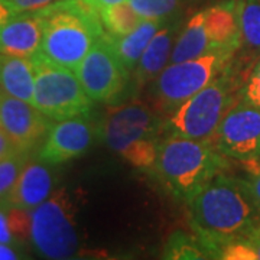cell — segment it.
<instances>
[{
    "instance_id": "4dcf8cb0",
    "label": "cell",
    "mask_w": 260,
    "mask_h": 260,
    "mask_svg": "<svg viewBox=\"0 0 260 260\" xmlns=\"http://www.w3.org/2000/svg\"><path fill=\"white\" fill-rule=\"evenodd\" d=\"M12 15H13V12L8 8V5H6L3 0H0V28L8 22V19H9Z\"/></svg>"
},
{
    "instance_id": "83f0119b",
    "label": "cell",
    "mask_w": 260,
    "mask_h": 260,
    "mask_svg": "<svg viewBox=\"0 0 260 260\" xmlns=\"http://www.w3.org/2000/svg\"><path fill=\"white\" fill-rule=\"evenodd\" d=\"M239 240L247 247L251 260H260V220Z\"/></svg>"
},
{
    "instance_id": "30bf717a",
    "label": "cell",
    "mask_w": 260,
    "mask_h": 260,
    "mask_svg": "<svg viewBox=\"0 0 260 260\" xmlns=\"http://www.w3.org/2000/svg\"><path fill=\"white\" fill-rule=\"evenodd\" d=\"M223 155L242 162L256 160L260 155V109L242 102L224 114L213 136Z\"/></svg>"
},
{
    "instance_id": "6da1fadb",
    "label": "cell",
    "mask_w": 260,
    "mask_h": 260,
    "mask_svg": "<svg viewBox=\"0 0 260 260\" xmlns=\"http://www.w3.org/2000/svg\"><path fill=\"white\" fill-rule=\"evenodd\" d=\"M189 223L213 259L224 243L240 239L259 221L260 211L237 178L218 174L188 201Z\"/></svg>"
},
{
    "instance_id": "277c9868",
    "label": "cell",
    "mask_w": 260,
    "mask_h": 260,
    "mask_svg": "<svg viewBox=\"0 0 260 260\" xmlns=\"http://www.w3.org/2000/svg\"><path fill=\"white\" fill-rule=\"evenodd\" d=\"M159 119L142 103L124 104L106 116L100 133L107 146L117 152L130 165L153 169L158 146Z\"/></svg>"
},
{
    "instance_id": "8992f818",
    "label": "cell",
    "mask_w": 260,
    "mask_h": 260,
    "mask_svg": "<svg viewBox=\"0 0 260 260\" xmlns=\"http://www.w3.org/2000/svg\"><path fill=\"white\" fill-rule=\"evenodd\" d=\"M35 70L34 106L58 121L90 113L93 100L85 93L74 70L49 61L41 52L30 56Z\"/></svg>"
},
{
    "instance_id": "603a6c76",
    "label": "cell",
    "mask_w": 260,
    "mask_h": 260,
    "mask_svg": "<svg viewBox=\"0 0 260 260\" xmlns=\"http://www.w3.org/2000/svg\"><path fill=\"white\" fill-rule=\"evenodd\" d=\"M145 20H165L177 10L179 0H126Z\"/></svg>"
},
{
    "instance_id": "484cf974",
    "label": "cell",
    "mask_w": 260,
    "mask_h": 260,
    "mask_svg": "<svg viewBox=\"0 0 260 260\" xmlns=\"http://www.w3.org/2000/svg\"><path fill=\"white\" fill-rule=\"evenodd\" d=\"M9 208L10 204L5 200L0 201V243H6V244H12L16 246L18 244V239L15 237V234L12 232V225H10L9 218Z\"/></svg>"
},
{
    "instance_id": "4fadbf2b",
    "label": "cell",
    "mask_w": 260,
    "mask_h": 260,
    "mask_svg": "<svg viewBox=\"0 0 260 260\" xmlns=\"http://www.w3.org/2000/svg\"><path fill=\"white\" fill-rule=\"evenodd\" d=\"M42 42V19L39 10L13 13L0 28V54L30 58L39 52Z\"/></svg>"
},
{
    "instance_id": "3957f363",
    "label": "cell",
    "mask_w": 260,
    "mask_h": 260,
    "mask_svg": "<svg viewBox=\"0 0 260 260\" xmlns=\"http://www.w3.org/2000/svg\"><path fill=\"white\" fill-rule=\"evenodd\" d=\"M227 165L225 155L210 140L174 136L160 140L153 171L162 184L182 201L221 174Z\"/></svg>"
},
{
    "instance_id": "f546056e",
    "label": "cell",
    "mask_w": 260,
    "mask_h": 260,
    "mask_svg": "<svg viewBox=\"0 0 260 260\" xmlns=\"http://www.w3.org/2000/svg\"><path fill=\"white\" fill-rule=\"evenodd\" d=\"M22 257L23 256L20 254V251L15 246L0 243V260H18Z\"/></svg>"
},
{
    "instance_id": "7402d4cb",
    "label": "cell",
    "mask_w": 260,
    "mask_h": 260,
    "mask_svg": "<svg viewBox=\"0 0 260 260\" xmlns=\"http://www.w3.org/2000/svg\"><path fill=\"white\" fill-rule=\"evenodd\" d=\"M28 160V152L23 150H16L0 159V201L8 200Z\"/></svg>"
},
{
    "instance_id": "d6986e66",
    "label": "cell",
    "mask_w": 260,
    "mask_h": 260,
    "mask_svg": "<svg viewBox=\"0 0 260 260\" xmlns=\"http://www.w3.org/2000/svg\"><path fill=\"white\" fill-rule=\"evenodd\" d=\"M104 32L114 37L127 35L139 26L143 19L132 9L127 2H121L97 9Z\"/></svg>"
},
{
    "instance_id": "1f68e13d",
    "label": "cell",
    "mask_w": 260,
    "mask_h": 260,
    "mask_svg": "<svg viewBox=\"0 0 260 260\" xmlns=\"http://www.w3.org/2000/svg\"><path fill=\"white\" fill-rule=\"evenodd\" d=\"M88 2L94 9H100L104 6H110V5H116V3H121V2H126V0H85Z\"/></svg>"
},
{
    "instance_id": "52a82bcc",
    "label": "cell",
    "mask_w": 260,
    "mask_h": 260,
    "mask_svg": "<svg viewBox=\"0 0 260 260\" xmlns=\"http://www.w3.org/2000/svg\"><path fill=\"white\" fill-rule=\"evenodd\" d=\"M232 104L229 80L217 77L213 83L172 110L167 123L168 132L174 136L211 140Z\"/></svg>"
},
{
    "instance_id": "cb8c5ba5",
    "label": "cell",
    "mask_w": 260,
    "mask_h": 260,
    "mask_svg": "<svg viewBox=\"0 0 260 260\" xmlns=\"http://www.w3.org/2000/svg\"><path fill=\"white\" fill-rule=\"evenodd\" d=\"M244 164L247 165V177L239 181L260 211V164H256V160Z\"/></svg>"
},
{
    "instance_id": "ba28073f",
    "label": "cell",
    "mask_w": 260,
    "mask_h": 260,
    "mask_svg": "<svg viewBox=\"0 0 260 260\" xmlns=\"http://www.w3.org/2000/svg\"><path fill=\"white\" fill-rule=\"evenodd\" d=\"M234 52L233 49H217L200 58L168 64L155 80V95L159 103L171 112L177 109L213 83Z\"/></svg>"
},
{
    "instance_id": "8fae6325",
    "label": "cell",
    "mask_w": 260,
    "mask_h": 260,
    "mask_svg": "<svg viewBox=\"0 0 260 260\" xmlns=\"http://www.w3.org/2000/svg\"><path fill=\"white\" fill-rule=\"evenodd\" d=\"M95 126L87 114L58 120L48 130L38 158L48 165H59L84 155L93 145Z\"/></svg>"
},
{
    "instance_id": "2e32d148",
    "label": "cell",
    "mask_w": 260,
    "mask_h": 260,
    "mask_svg": "<svg viewBox=\"0 0 260 260\" xmlns=\"http://www.w3.org/2000/svg\"><path fill=\"white\" fill-rule=\"evenodd\" d=\"M0 88L16 99L34 104L35 70L32 59L0 54Z\"/></svg>"
},
{
    "instance_id": "5bb4252c",
    "label": "cell",
    "mask_w": 260,
    "mask_h": 260,
    "mask_svg": "<svg viewBox=\"0 0 260 260\" xmlns=\"http://www.w3.org/2000/svg\"><path fill=\"white\" fill-rule=\"evenodd\" d=\"M54 182L48 164L41 159H29L6 201L16 208L32 213L54 192Z\"/></svg>"
},
{
    "instance_id": "9c48e42d",
    "label": "cell",
    "mask_w": 260,
    "mask_h": 260,
    "mask_svg": "<svg viewBox=\"0 0 260 260\" xmlns=\"http://www.w3.org/2000/svg\"><path fill=\"white\" fill-rule=\"evenodd\" d=\"M75 74L93 102L109 103L124 91L130 73L104 32L75 68Z\"/></svg>"
},
{
    "instance_id": "f1b7e54d",
    "label": "cell",
    "mask_w": 260,
    "mask_h": 260,
    "mask_svg": "<svg viewBox=\"0 0 260 260\" xmlns=\"http://www.w3.org/2000/svg\"><path fill=\"white\" fill-rule=\"evenodd\" d=\"M16 150H18V148L15 146V143L10 140L8 133L2 129V126H0V159L8 156V155L13 153V152H16Z\"/></svg>"
},
{
    "instance_id": "44dd1931",
    "label": "cell",
    "mask_w": 260,
    "mask_h": 260,
    "mask_svg": "<svg viewBox=\"0 0 260 260\" xmlns=\"http://www.w3.org/2000/svg\"><path fill=\"white\" fill-rule=\"evenodd\" d=\"M242 45L260 52V0H239Z\"/></svg>"
},
{
    "instance_id": "9a60e30c",
    "label": "cell",
    "mask_w": 260,
    "mask_h": 260,
    "mask_svg": "<svg viewBox=\"0 0 260 260\" xmlns=\"http://www.w3.org/2000/svg\"><path fill=\"white\" fill-rule=\"evenodd\" d=\"M177 37L178 25L169 23L164 25L152 38L133 71L138 85L142 87L149 81H155L156 77L164 71V68L171 61Z\"/></svg>"
},
{
    "instance_id": "e0dca14e",
    "label": "cell",
    "mask_w": 260,
    "mask_h": 260,
    "mask_svg": "<svg viewBox=\"0 0 260 260\" xmlns=\"http://www.w3.org/2000/svg\"><path fill=\"white\" fill-rule=\"evenodd\" d=\"M213 51H217V49L214 47L211 37L207 29L204 9L195 13L194 16L188 20L182 32L178 34L169 64L200 58Z\"/></svg>"
},
{
    "instance_id": "5b68a950",
    "label": "cell",
    "mask_w": 260,
    "mask_h": 260,
    "mask_svg": "<svg viewBox=\"0 0 260 260\" xmlns=\"http://www.w3.org/2000/svg\"><path fill=\"white\" fill-rule=\"evenodd\" d=\"M77 208L71 195L61 188L30 213V242L45 259H74L81 240L77 227Z\"/></svg>"
},
{
    "instance_id": "d4e9b609",
    "label": "cell",
    "mask_w": 260,
    "mask_h": 260,
    "mask_svg": "<svg viewBox=\"0 0 260 260\" xmlns=\"http://www.w3.org/2000/svg\"><path fill=\"white\" fill-rule=\"evenodd\" d=\"M242 97L243 102L260 109V62L251 71L250 77L243 88Z\"/></svg>"
},
{
    "instance_id": "4316f807",
    "label": "cell",
    "mask_w": 260,
    "mask_h": 260,
    "mask_svg": "<svg viewBox=\"0 0 260 260\" xmlns=\"http://www.w3.org/2000/svg\"><path fill=\"white\" fill-rule=\"evenodd\" d=\"M8 8L13 13H22V12H35L49 6L56 0H3Z\"/></svg>"
},
{
    "instance_id": "7a4b0ae2",
    "label": "cell",
    "mask_w": 260,
    "mask_h": 260,
    "mask_svg": "<svg viewBox=\"0 0 260 260\" xmlns=\"http://www.w3.org/2000/svg\"><path fill=\"white\" fill-rule=\"evenodd\" d=\"M39 15L42 19L39 52L74 71L104 34L99 12L85 0H56L39 10Z\"/></svg>"
},
{
    "instance_id": "ac0fdd59",
    "label": "cell",
    "mask_w": 260,
    "mask_h": 260,
    "mask_svg": "<svg viewBox=\"0 0 260 260\" xmlns=\"http://www.w3.org/2000/svg\"><path fill=\"white\" fill-rule=\"evenodd\" d=\"M164 26V20H142L138 28L132 30L127 35L114 37L106 34L110 39L112 45L116 49L121 62L127 68L129 73H133L139 62L140 56L146 49L152 38L156 35L159 29Z\"/></svg>"
},
{
    "instance_id": "7c38bea8",
    "label": "cell",
    "mask_w": 260,
    "mask_h": 260,
    "mask_svg": "<svg viewBox=\"0 0 260 260\" xmlns=\"http://www.w3.org/2000/svg\"><path fill=\"white\" fill-rule=\"evenodd\" d=\"M51 121L34 104L16 99L0 88V126L18 150L29 152L47 136L52 126Z\"/></svg>"
},
{
    "instance_id": "ffe728a7",
    "label": "cell",
    "mask_w": 260,
    "mask_h": 260,
    "mask_svg": "<svg viewBox=\"0 0 260 260\" xmlns=\"http://www.w3.org/2000/svg\"><path fill=\"white\" fill-rule=\"evenodd\" d=\"M162 256L164 259L169 260L213 259L208 249L198 236H189L179 230L168 239Z\"/></svg>"
}]
</instances>
